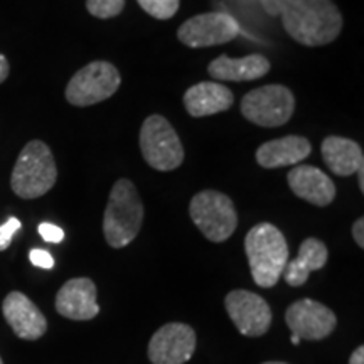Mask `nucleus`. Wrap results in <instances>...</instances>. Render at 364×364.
I'll return each instance as SVG.
<instances>
[{"label":"nucleus","instance_id":"obj_1","mask_svg":"<svg viewBox=\"0 0 364 364\" xmlns=\"http://www.w3.org/2000/svg\"><path fill=\"white\" fill-rule=\"evenodd\" d=\"M280 16L285 33L309 48L331 44L344 26L343 14L332 0H287Z\"/></svg>","mask_w":364,"mask_h":364},{"label":"nucleus","instance_id":"obj_2","mask_svg":"<svg viewBox=\"0 0 364 364\" xmlns=\"http://www.w3.org/2000/svg\"><path fill=\"white\" fill-rule=\"evenodd\" d=\"M245 252L258 287L272 289L289 262V245L282 231L270 223L255 225L245 238Z\"/></svg>","mask_w":364,"mask_h":364},{"label":"nucleus","instance_id":"obj_3","mask_svg":"<svg viewBox=\"0 0 364 364\" xmlns=\"http://www.w3.org/2000/svg\"><path fill=\"white\" fill-rule=\"evenodd\" d=\"M144 223V204L135 184L118 179L113 184L103 216V233L112 248H124L140 233Z\"/></svg>","mask_w":364,"mask_h":364},{"label":"nucleus","instance_id":"obj_4","mask_svg":"<svg viewBox=\"0 0 364 364\" xmlns=\"http://www.w3.org/2000/svg\"><path fill=\"white\" fill-rule=\"evenodd\" d=\"M58 179V167L51 149L41 140H31L14 166L11 188L22 199H36L51 191Z\"/></svg>","mask_w":364,"mask_h":364},{"label":"nucleus","instance_id":"obj_5","mask_svg":"<svg viewBox=\"0 0 364 364\" xmlns=\"http://www.w3.org/2000/svg\"><path fill=\"white\" fill-rule=\"evenodd\" d=\"M191 220L213 243H223L235 233L238 215L231 198L220 191H201L191 199Z\"/></svg>","mask_w":364,"mask_h":364},{"label":"nucleus","instance_id":"obj_6","mask_svg":"<svg viewBox=\"0 0 364 364\" xmlns=\"http://www.w3.org/2000/svg\"><path fill=\"white\" fill-rule=\"evenodd\" d=\"M140 150L152 169L176 171L184 162V147L174 130L162 115H150L140 129Z\"/></svg>","mask_w":364,"mask_h":364},{"label":"nucleus","instance_id":"obj_7","mask_svg":"<svg viewBox=\"0 0 364 364\" xmlns=\"http://www.w3.org/2000/svg\"><path fill=\"white\" fill-rule=\"evenodd\" d=\"M241 113L248 122L275 129L285 125L294 115V93L284 85H267L252 90L241 100Z\"/></svg>","mask_w":364,"mask_h":364},{"label":"nucleus","instance_id":"obj_8","mask_svg":"<svg viewBox=\"0 0 364 364\" xmlns=\"http://www.w3.org/2000/svg\"><path fill=\"white\" fill-rule=\"evenodd\" d=\"M120 73L112 63L93 61L76 73L66 86V100L75 107L102 103L120 88Z\"/></svg>","mask_w":364,"mask_h":364},{"label":"nucleus","instance_id":"obj_9","mask_svg":"<svg viewBox=\"0 0 364 364\" xmlns=\"http://www.w3.org/2000/svg\"><path fill=\"white\" fill-rule=\"evenodd\" d=\"M238 34V22L225 12L199 14L182 22V26L177 29V39L188 48L194 49L226 44L236 39Z\"/></svg>","mask_w":364,"mask_h":364},{"label":"nucleus","instance_id":"obj_10","mask_svg":"<svg viewBox=\"0 0 364 364\" xmlns=\"http://www.w3.org/2000/svg\"><path fill=\"white\" fill-rule=\"evenodd\" d=\"M225 306L233 324L243 336L260 338L272 326V309L267 300L248 290H233L226 295Z\"/></svg>","mask_w":364,"mask_h":364},{"label":"nucleus","instance_id":"obj_11","mask_svg":"<svg viewBox=\"0 0 364 364\" xmlns=\"http://www.w3.org/2000/svg\"><path fill=\"white\" fill-rule=\"evenodd\" d=\"M196 351V332L182 322L162 326L149 343V359L152 364H184Z\"/></svg>","mask_w":364,"mask_h":364},{"label":"nucleus","instance_id":"obj_12","mask_svg":"<svg viewBox=\"0 0 364 364\" xmlns=\"http://www.w3.org/2000/svg\"><path fill=\"white\" fill-rule=\"evenodd\" d=\"M285 321L294 336L302 341H321L336 329V314L324 304L312 299H302L287 309Z\"/></svg>","mask_w":364,"mask_h":364},{"label":"nucleus","instance_id":"obj_13","mask_svg":"<svg viewBox=\"0 0 364 364\" xmlns=\"http://www.w3.org/2000/svg\"><path fill=\"white\" fill-rule=\"evenodd\" d=\"M2 312L7 324L12 327L17 338L36 341L44 336L48 321L38 306L22 292H11L4 299Z\"/></svg>","mask_w":364,"mask_h":364},{"label":"nucleus","instance_id":"obj_14","mask_svg":"<svg viewBox=\"0 0 364 364\" xmlns=\"http://www.w3.org/2000/svg\"><path fill=\"white\" fill-rule=\"evenodd\" d=\"M56 311L71 321H90L97 317L100 307L93 280L85 277L68 280L56 295Z\"/></svg>","mask_w":364,"mask_h":364},{"label":"nucleus","instance_id":"obj_15","mask_svg":"<svg viewBox=\"0 0 364 364\" xmlns=\"http://www.w3.org/2000/svg\"><path fill=\"white\" fill-rule=\"evenodd\" d=\"M290 189L297 198L324 208L334 201L336 186L331 177L312 166H297L287 176Z\"/></svg>","mask_w":364,"mask_h":364},{"label":"nucleus","instance_id":"obj_16","mask_svg":"<svg viewBox=\"0 0 364 364\" xmlns=\"http://www.w3.org/2000/svg\"><path fill=\"white\" fill-rule=\"evenodd\" d=\"M311 152L312 145L306 136L287 135L262 144L257 150V162L263 169H279L302 162Z\"/></svg>","mask_w":364,"mask_h":364},{"label":"nucleus","instance_id":"obj_17","mask_svg":"<svg viewBox=\"0 0 364 364\" xmlns=\"http://www.w3.org/2000/svg\"><path fill=\"white\" fill-rule=\"evenodd\" d=\"M233 91L226 88L225 85L213 83V81H203V83L191 86L184 93L186 110L191 117L196 118L226 112L228 108L233 107Z\"/></svg>","mask_w":364,"mask_h":364},{"label":"nucleus","instance_id":"obj_18","mask_svg":"<svg viewBox=\"0 0 364 364\" xmlns=\"http://www.w3.org/2000/svg\"><path fill=\"white\" fill-rule=\"evenodd\" d=\"M268 71L270 61L263 54H250L236 59L223 54L208 66L209 76L220 81H252L265 76Z\"/></svg>","mask_w":364,"mask_h":364},{"label":"nucleus","instance_id":"obj_19","mask_svg":"<svg viewBox=\"0 0 364 364\" xmlns=\"http://www.w3.org/2000/svg\"><path fill=\"white\" fill-rule=\"evenodd\" d=\"M321 152L326 166L339 177L353 176L364 167L361 145L351 139L338 135L327 136L321 145Z\"/></svg>","mask_w":364,"mask_h":364},{"label":"nucleus","instance_id":"obj_20","mask_svg":"<svg viewBox=\"0 0 364 364\" xmlns=\"http://www.w3.org/2000/svg\"><path fill=\"white\" fill-rule=\"evenodd\" d=\"M327 247L324 241L317 238H307L300 245L297 258L287 262L284 268V279L290 287H302L309 280L312 272L321 270L327 263Z\"/></svg>","mask_w":364,"mask_h":364},{"label":"nucleus","instance_id":"obj_21","mask_svg":"<svg viewBox=\"0 0 364 364\" xmlns=\"http://www.w3.org/2000/svg\"><path fill=\"white\" fill-rule=\"evenodd\" d=\"M136 2L149 16L159 21H167L172 19L179 11L181 0H136Z\"/></svg>","mask_w":364,"mask_h":364},{"label":"nucleus","instance_id":"obj_22","mask_svg":"<svg viewBox=\"0 0 364 364\" xmlns=\"http://www.w3.org/2000/svg\"><path fill=\"white\" fill-rule=\"evenodd\" d=\"M86 9L98 19H112L125 9V0H86Z\"/></svg>","mask_w":364,"mask_h":364},{"label":"nucleus","instance_id":"obj_23","mask_svg":"<svg viewBox=\"0 0 364 364\" xmlns=\"http://www.w3.org/2000/svg\"><path fill=\"white\" fill-rule=\"evenodd\" d=\"M21 221L17 218H9V220L0 225V252H6L11 247L14 235L21 230Z\"/></svg>","mask_w":364,"mask_h":364},{"label":"nucleus","instance_id":"obj_24","mask_svg":"<svg viewBox=\"0 0 364 364\" xmlns=\"http://www.w3.org/2000/svg\"><path fill=\"white\" fill-rule=\"evenodd\" d=\"M39 235L49 243H61L65 240V231L56 225H51V223H41Z\"/></svg>","mask_w":364,"mask_h":364},{"label":"nucleus","instance_id":"obj_25","mask_svg":"<svg viewBox=\"0 0 364 364\" xmlns=\"http://www.w3.org/2000/svg\"><path fill=\"white\" fill-rule=\"evenodd\" d=\"M29 258L31 262H33V265L44 268V270H51L54 267V258L51 257V253L46 252V250H39V248L31 250Z\"/></svg>","mask_w":364,"mask_h":364},{"label":"nucleus","instance_id":"obj_26","mask_svg":"<svg viewBox=\"0 0 364 364\" xmlns=\"http://www.w3.org/2000/svg\"><path fill=\"white\" fill-rule=\"evenodd\" d=\"M263 9L270 14V16H280L282 9L287 4V0H262Z\"/></svg>","mask_w":364,"mask_h":364},{"label":"nucleus","instance_id":"obj_27","mask_svg":"<svg viewBox=\"0 0 364 364\" xmlns=\"http://www.w3.org/2000/svg\"><path fill=\"white\" fill-rule=\"evenodd\" d=\"M353 238L358 243L359 248H364V220L358 218L353 225Z\"/></svg>","mask_w":364,"mask_h":364},{"label":"nucleus","instance_id":"obj_28","mask_svg":"<svg viewBox=\"0 0 364 364\" xmlns=\"http://www.w3.org/2000/svg\"><path fill=\"white\" fill-rule=\"evenodd\" d=\"M9 71H11V66H9L7 58L4 54H0V83H4L7 80Z\"/></svg>","mask_w":364,"mask_h":364},{"label":"nucleus","instance_id":"obj_29","mask_svg":"<svg viewBox=\"0 0 364 364\" xmlns=\"http://www.w3.org/2000/svg\"><path fill=\"white\" fill-rule=\"evenodd\" d=\"M349 364H364V348L359 346L358 349H354V353L349 358Z\"/></svg>","mask_w":364,"mask_h":364},{"label":"nucleus","instance_id":"obj_30","mask_svg":"<svg viewBox=\"0 0 364 364\" xmlns=\"http://www.w3.org/2000/svg\"><path fill=\"white\" fill-rule=\"evenodd\" d=\"M358 176H359V191L364 193V167L358 171Z\"/></svg>","mask_w":364,"mask_h":364},{"label":"nucleus","instance_id":"obj_31","mask_svg":"<svg viewBox=\"0 0 364 364\" xmlns=\"http://www.w3.org/2000/svg\"><path fill=\"white\" fill-rule=\"evenodd\" d=\"M299 343H300V339L297 338V336H294V334H292V344H294V346H297Z\"/></svg>","mask_w":364,"mask_h":364},{"label":"nucleus","instance_id":"obj_32","mask_svg":"<svg viewBox=\"0 0 364 364\" xmlns=\"http://www.w3.org/2000/svg\"><path fill=\"white\" fill-rule=\"evenodd\" d=\"M263 364H287V363H282V361H268V363H263Z\"/></svg>","mask_w":364,"mask_h":364},{"label":"nucleus","instance_id":"obj_33","mask_svg":"<svg viewBox=\"0 0 364 364\" xmlns=\"http://www.w3.org/2000/svg\"><path fill=\"white\" fill-rule=\"evenodd\" d=\"M0 364H4V361H2V358H0Z\"/></svg>","mask_w":364,"mask_h":364}]
</instances>
